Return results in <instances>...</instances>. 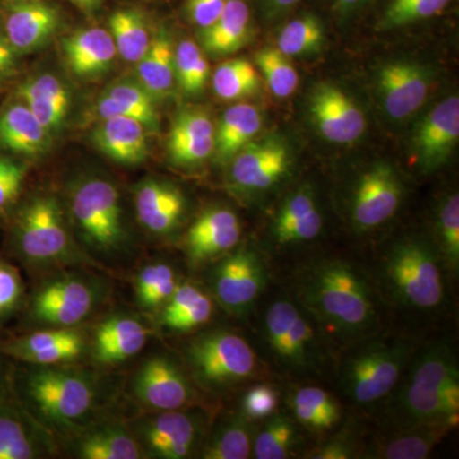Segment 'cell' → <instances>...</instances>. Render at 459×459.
<instances>
[{
	"label": "cell",
	"instance_id": "cell-9",
	"mask_svg": "<svg viewBox=\"0 0 459 459\" xmlns=\"http://www.w3.org/2000/svg\"><path fill=\"white\" fill-rule=\"evenodd\" d=\"M402 199V183L391 165L379 162L361 175L352 199V220L361 230L376 229L391 220Z\"/></svg>",
	"mask_w": 459,
	"mask_h": 459
},
{
	"label": "cell",
	"instance_id": "cell-1",
	"mask_svg": "<svg viewBox=\"0 0 459 459\" xmlns=\"http://www.w3.org/2000/svg\"><path fill=\"white\" fill-rule=\"evenodd\" d=\"M304 300L320 319L347 333H360L376 323L369 287L352 265L328 261L305 279Z\"/></svg>",
	"mask_w": 459,
	"mask_h": 459
},
{
	"label": "cell",
	"instance_id": "cell-25",
	"mask_svg": "<svg viewBox=\"0 0 459 459\" xmlns=\"http://www.w3.org/2000/svg\"><path fill=\"white\" fill-rule=\"evenodd\" d=\"M147 131L140 120L111 117L101 119L91 138L108 159L119 164L135 165L147 159Z\"/></svg>",
	"mask_w": 459,
	"mask_h": 459
},
{
	"label": "cell",
	"instance_id": "cell-54",
	"mask_svg": "<svg viewBox=\"0 0 459 459\" xmlns=\"http://www.w3.org/2000/svg\"><path fill=\"white\" fill-rule=\"evenodd\" d=\"M18 54L14 51L4 32L0 31V81L9 77L16 68Z\"/></svg>",
	"mask_w": 459,
	"mask_h": 459
},
{
	"label": "cell",
	"instance_id": "cell-41",
	"mask_svg": "<svg viewBox=\"0 0 459 459\" xmlns=\"http://www.w3.org/2000/svg\"><path fill=\"white\" fill-rule=\"evenodd\" d=\"M214 93L220 99L231 101L256 92L259 77L255 66L246 59H232L222 63L212 77Z\"/></svg>",
	"mask_w": 459,
	"mask_h": 459
},
{
	"label": "cell",
	"instance_id": "cell-58",
	"mask_svg": "<svg viewBox=\"0 0 459 459\" xmlns=\"http://www.w3.org/2000/svg\"><path fill=\"white\" fill-rule=\"evenodd\" d=\"M69 2L74 3L86 13H92V12L98 11L102 0H69Z\"/></svg>",
	"mask_w": 459,
	"mask_h": 459
},
{
	"label": "cell",
	"instance_id": "cell-10",
	"mask_svg": "<svg viewBox=\"0 0 459 459\" xmlns=\"http://www.w3.org/2000/svg\"><path fill=\"white\" fill-rule=\"evenodd\" d=\"M264 285V271L255 252L241 249L223 259L212 274L214 295L230 312L249 309Z\"/></svg>",
	"mask_w": 459,
	"mask_h": 459
},
{
	"label": "cell",
	"instance_id": "cell-21",
	"mask_svg": "<svg viewBox=\"0 0 459 459\" xmlns=\"http://www.w3.org/2000/svg\"><path fill=\"white\" fill-rule=\"evenodd\" d=\"M241 237L237 214L228 208L205 211L190 226L186 235V250L193 262H205L232 249Z\"/></svg>",
	"mask_w": 459,
	"mask_h": 459
},
{
	"label": "cell",
	"instance_id": "cell-37",
	"mask_svg": "<svg viewBox=\"0 0 459 459\" xmlns=\"http://www.w3.org/2000/svg\"><path fill=\"white\" fill-rule=\"evenodd\" d=\"M406 385L427 391L459 388L458 368L452 352L446 347H434L420 356Z\"/></svg>",
	"mask_w": 459,
	"mask_h": 459
},
{
	"label": "cell",
	"instance_id": "cell-57",
	"mask_svg": "<svg viewBox=\"0 0 459 459\" xmlns=\"http://www.w3.org/2000/svg\"><path fill=\"white\" fill-rule=\"evenodd\" d=\"M329 5L340 17H351L361 11L370 0H328Z\"/></svg>",
	"mask_w": 459,
	"mask_h": 459
},
{
	"label": "cell",
	"instance_id": "cell-44",
	"mask_svg": "<svg viewBox=\"0 0 459 459\" xmlns=\"http://www.w3.org/2000/svg\"><path fill=\"white\" fill-rule=\"evenodd\" d=\"M256 65L261 69L265 82L274 96L286 99L295 92L299 86V74L289 56L277 48H267L255 56Z\"/></svg>",
	"mask_w": 459,
	"mask_h": 459
},
{
	"label": "cell",
	"instance_id": "cell-23",
	"mask_svg": "<svg viewBox=\"0 0 459 459\" xmlns=\"http://www.w3.org/2000/svg\"><path fill=\"white\" fill-rule=\"evenodd\" d=\"M138 221L148 231L165 235L177 228L186 208L179 189L166 181L146 179L135 189Z\"/></svg>",
	"mask_w": 459,
	"mask_h": 459
},
{
	"label": "cell",
	"instance_id": "cell-27",
	"mask_svg": "<svg viewBox=\"0 0 459 459\" xmlns=\"http://www.w3.org/2000/svg\"><path fill=\"white\" fill-rule=\"evenodd\" d=\"M17 96L51 134L62 128L71 108V93L56 75L29 78L21 84Z\"/></svg>",
	"mask_w": 459,
	"mask_h": 459
},
{
	"label": "cell",
	"instance_id": "cell-52",
	"mask_svg": "<svg viewBox=\"0 0 459 459\" xmlns=\"http://www.w3.org/2000/svg\"><path fill=\"white\" fill-rule=\"evenodd\" d=\"M228 0H186V16L201 30L212 25L222 13Z\"/></svg>",
	"mask_w": 459,
	"mask_h": 459
},
{
	"label": "cell",
	"instance_id": "cell-49",
	"mask_svg": "<svg viewBox=\"0 0 459 459\" xmlns=\"http://www.w3.org/2000/svg\"><path fill=\"white\" fill-rule=\"evenodd\" d=\"M23 294L22 280L13 265L0 259V318L13 312Z\"/></svg>",
	"mask_w": 459,
	"mask_h": 459
},
{
	"label": "cell",
	"instance_id": "cell-38",
	"mask_svg": "<svg viewBox=\"0 0 459 459\" xmlns=\"http://www.w3.org/2000/svg\"><path fill=\"white\" fill-rule=\"evenodd\" d=\"M325 40L323 21L312 12H305L281 29L277 49L289 57L309 56L322 49Z\"/></svg>",
	"mask_w": 459,
	"mask_h": 459
},
{
	"label": "cell",
	"instance_id": "cell-45",
	"mask_svg": "<svg viewBox=\"0 0 459 459\" xmlns=\"http://www.w3.org/2000/svg\"><path fill=\"white\" fill-rule=\"evenodd\" d=\"M296 446V430L286 416H274L256 435L255 457L258 459L289 458Z\"/></svg>",
	"mask_w": 459,
	"mask_h": 459
},
{
	"label": "cell",
	"instance_id": "cell-34",
	"mask_svg": "<svg viewBox=\"0 0 459 459\" xmlns=\"http://www.w3.org/2000/svg\"><path fill=\"white\" fill-rule=\"evenodd\" d=\"M400 407L411 420L448 424L458 418L459 388L427 391L406 385L400 394Z\"/></svg>",
	"mask_w": 459,
	"mask_h": 459
},
{
	"label": "cell",
	"instance_id": "cell-36",
	"mask_svg": "<svg viewBox=\"0 0 459 459\" xmlns=\"http://www.w3.org/2000/svg\"><path fill=\"white\" fill-rule=\"evenodd\" d=\"M77 455L84 459H140V442L126 429L104 427L93 429L81 437Z\"/></svg>",
	"mask_w": 459,
	"mask_h": 459
},
{
	"label": "cell",
	"instance_id": "cell-26",
	"mask_svg": "<svg viewBox=\"0 0 459 459\" xmlns=\"http://www.w3.org/2000/svg\"><path fill=\"white\" fill-rule=\"evenodd\" d=\"M51 133L20 99L0 110V147L16 155L35 157L47 152Z\"/></svg>",
	"mask_w": 459,
	"mask_h": 459
},
{
	"label": "cell",
	"instance_id": "cell-42",
	"mask_svg": "<svg viewBox=\"0 0 459 459\" xmlns=\"http://www.w3.org/2000/svg\"><path fill=\"white\" fill-rule=\"evenodd\" d=\"M175 81L188 95H198L204 91L210 65L204 51L195 41L186 39L174 49Z\"/></svg>",
	"mask_w": 459,
	"mask_h": 459
},
{
	"label": "cell",
	"instance_id": "cell-59",
	"mask_svg": "<svg viewBox=\"0 0 459 459\" xmlns=\"http://www.w3.org/2000/svg\"><path fill=\"white\" fill-rule=\"evenodd\" d=\"M7 377H5V369L4 364H3L2 359H0V394H2L4 389H7Z\"/></svg>",
	"mask_w": 459,
	"mask_h": 459
},
{
	"label": "cell",
	"instance_id": "cell-60",
	"mask_svg": "<svg viewBox=\"0 0 459 459\" xmlns=\"http://www.w3.org/2000/svg\"><path fill=\"white\" fill-rule=\"evenodd\" d=\"M11 2H18V0H11Z\"/></svg>",
	"mask_w": 459,
	"mask_h": 459
},
{
	"label": "cell",
	"instance_id": "cell-39",
	"mask_svg": "<svg viewBox=\"0 0 459 459\" xmlns=\"http://www.w3.org/2000/svg\"><path fill=\"white\" fill-rule=\"evenodd\" d=\"M291 409L299 422L312 430H327L337 424L340 407L323 389L305 386L292 395Z\"/></svg>",
	"mask_w": 459,
	"mask_h": 459
},
{
	"label": "cell",
	"instance_id": "cell-46",
	"mask_svg": "<svg viewBox=\"0 0 459 459\" xmlns=\"http://www.w3.org/2000/svg\"><path fill=\"white\" fill-rule=\"evenodd\" d=\"M442 431L427 430L420 434L403 435L397 439L383 444L377 451V457L386 459H422L427 458L439 440Z\"/></svg>",
	"mask_w": 459,
	"mask_h": 459
},
{
	"label": "cell",
	"instance_id": "cell-3",
	"mask_svg": "<svg viewBox=\"0 0 459 459\" xmlns=\"http://www.w3.org/2000/svg\"><path fill=\"white\" fill-rule=\"evenodd\" d=\"M69 211L83 243L93 252L114 255L128 246L119 190L113 181L100 177L78 181L69 195Z\"/></svg>",
	"mask_w": 459,
	"mask_h": 459
},
{
	"label": "cell",
	"instance_id": "cell-14",
	"mask_svg": "<svg viewBox=\"0 0 459 459\" xmlns=\"http://www.w3.org/2000/svg\"><path fill=\"white\" fill-rule=\"evenodd\" d=\"M265 336L281 360L305 367L312 359L314 332L300 310L290 301L280 300L265 314Z\"/></svg>",
	"mask_w": 459,
	"mask_h": 459
},
{
	"label": "cell",
	"instance_id": "cell-51",
	"mask_svg": "<svg viewBox=\"0 0 459 459\" xmlns=\"http://www.w3.org/2000/svg\"><path fill=\"white\" fill-rule=\"evenodd\" d=\"M277 392L268 385L250 389L243 401L244 412L250 419H263L272 415L277 407Z\"/></svg>",
	"mask_w": 459,
	"mask_h": 459
},
{
	"label": "cell",
	"instance_id": "cell-11",
	"mask_svg": "<svg viewBox=\"0 0 459 459\" xmlns=\"http://www.w3.org/2000/svg\"><path fill=\"white\" fill-rule=\"evenodd\" d=\"M310 111L320 134L333 143H352L367 128L364 111L349 93L333 84L316 87L310 101Z\"/></svg>",
	"mask_w": 459,
	"mask_h": 459
},
{
	"label": "cell",
	"instance_id": "cell-29",
	"mask_svg": "<svg viewBox=\"0 0 459 459\" xmlns=\"http://www.w3.org/2000/svg\"><path fill=\"white\" fill-rule=\"evenodd\" d=\"M101 119L126 117L140 120L148 132L159 131L156 99L138 81H122L108 87L96 104Z\"/></svg>",
	"mask_w": 459,
	"mask_h": 459
},
{
	"label": "cell",
	"instance_id": "cell-56",
	"mask_svg": "<svg viewBox=\"0 0 459 459\" xmlns=\"http://www.w3.org/2000/svg\"><path fill=\"white\" fill-rule=\"evenodd\" d=\"M352 457V451L344 442H331L310 455L313 459H347Z\"/></svg>",
	"mask_w": 459,
	"mask_h": 459
},
{
	"label": "cell",
	"instance_id": "cell-2",
	"mask_svg": "<svg viewBox=\"0 0 459 459\" xmlns=\"http://www.w3.org/2000/svg\"><path fill=\"white\" fill-rule=\"evenodd\" d=\"M98 382L89 371L56 365L30 370L23 394L41 421L57 430H71L95 409Z\"/></svg>",
	"mask_w": 459,
	"mask_h": 459
},
{
	"label": "cell",
	"instance_id": "cell-4",
	"mask_svg": "<svg viewBox=\"0 0 459 459\" xmlns=\"http://www.w3.org/2000/svg\"><path fill=\"white\" fill-rule=\"evenodd\" d=\"M14 246L26 262L38 267L74 264L83 259L72 243L62 205L53 195H38L21 208Z\"/></svg>",
	"mask_w": 459,
	"mask_h": 459
},
{
	"label": "cell",
	"instance_id": "cell-22",
	"mask_svg": "<svg viewBox=\"0 0 459 459\" xmlns=\"http://www.w3.org/2000/svg\"><path fill=\"white\" fill-rule=\"evenodd\" d=\"M62 49L66 65L80 78L107 74L117 56L111 33L100 27L78 30L66 36L63 39Z\"/></svg>",
	"mask_w": 459,
	"mask_h": 459
},
{
	"label": "cell",
	"instance_id": "cell-20",
	"mask_svg": "<svg viewBox=\"0 0 459 459\" xmlns=\"http://www.w3.org/2000/svg\"><path fill=\"white\" fill-rule=\"evenodd\" d=\"M214 126L210 115L186 108L175 117L169 133L168 152L172 164L195 166L214 152Z\"/></svg>",
	"mask_w": 459,
	"mask_h": 459
},
{
	"label": "cell",
	"instance_id": "cell-30",
	"mask_svg": "<svg viewBox=\"0 0 459 459\" xmlns=\"http://www.w3.org/2000/svg\"><path fill=\"white\" fill-rule=\"evenodd\" d=\"M252 29V9L247 0H228L212 25L201 30L202 44L211 56H228L249 41Z\"/></svg>",
	"mask_w": 459,
	"mask_h": 459
},
{
	"label": "cell",
	"instance_id": "cell-15",
	"mask_svg": "<svg viewBox=\"0 0 459 459\" xmlns=\"http://www.w3.org/2000/svg\"><path fill=\"white\" fill-rule=\"evenodd\" d=\"M377 84L386 114L392 119H406L427 101L430 75L413 63H389L380 69Z\"/></svg>",
	"mask_w": 459,
	"mask_h": 459
},
{
	"label": "cell",
	"instance_id": "cell-12",
	"mask_svg": "<svg viewBox=\"0 0 459 459\" xmlns=\"http://www.w3.org/2000/svg\"><path fill=\"white\" fill-rule=\"evenodd\" d=\"M459 140L458 96L443 100L421 120L413 134V150L422 170L446 164Z\"/></svg>",
	"mask_w": 459,
	"mask_h": 459
},
{
	"label": "cell",
	"instance_id": "cell-24",
	"mask_svg": "<svg viewBox=\"0 0 459 459\" xmlns=\"http://www.w3.org/2000/svg\"><path fill=\"white\" fill-rule=\"evenodd\" d=\"M48 446L40 429L4 389L0 394V459L41 457Z\"/></svg>",
	"mask_w": 459,
	"mask_h": 459
},
{
	"label": "cell",
	"instance_id": "cell-28",
	"mask_svg": "<svg viewBox=\"0 0 459 459\" xmlns=\"http://www.w3.org/2000/svg\"><path fill=\"white\" fill-rule=\"evenodd\" d=\"M147 340V328L137 318L111 316L96 331L93 356L100 364H119L140 353Z\"/></svg>",
	"mask_w": 459,
	"mask_h": 459
},
{
	"label": "cell",
	"instance_id": "cell-31",
	"mask_svg": "<svg viewBox=\"0 0 459 459\" xmlns=\"http://www.w3.org/2000/svg\"><path fill=\"white\" fill-rule=\"evenodd\" d=\"M323 217L312 192L300 189L286 199L274 222V238L280 244L310 241L318 237Z\"/></svg>",
	"mask_w": 459,
	"mask_h": 459
},
{
	"label": "cell",
	"instance_id": "cell-8",
	"mask_svg": "<svg viewBox=\"0 0 459 459\" xmlns=\"http://www.w3.org/2000/svg\"><path fill=\"white\" fill-rule=\"evenodd\" d=\"M104 289L95 280L65 274L51 280L32 299L36 322L56 328H72L90 316L102 300Z\"/></svg>",
	"mask_w": 459,
	"mask_h": 459
},
{
	"label": "cell",
	"instance_id": "cell-32",
	"mask_svg": "<svg viewBox=\"0 0 459 459\" xmlns=\"http://www.w3.org/2000/svg\"><path fill=\"white\" fill-rule=\"evenodd\" d=\"M258 108L247 104L229 108L214 131V152L220 162H229L252 142L262 128Z\"/></svg>",
	"mask_w": 459,
	"mask_h": 459
},
{
	"label": "cell",
	"instance_id": "cell-17",
	"mask_svg": "<svg viewBox=\"0 0 459 459\" xmlns=\"http://www.w3.org/2000/svg\"><path fill=\"white\" fill-rule=\"evenodd\" d=\"M141 444L152 457L183 459L189 457L197 444V420L180 410L162 411L143 420L138 429Z\"/></svg>",
	"mask_w": 459,
	"mask_h": 459
},
{
	"label": "cell",
	"instance_id": "cell-55",
	"mask_svg": "<svg viewBox=\"0 0 459 459\" xmlns=\"http://www.w3.org/2000/svg\"><path fill=\"white\" fill-rule=\"evenodd\" d=\"M262 13L267 18H277L298 7L303 0H256Z\"/></svg>",
	"mask_w": 459,
	"mask_h": 459
},
{
	"label": "cell",
	"instance_id": "cell-50",
	"mask_svg": "<svg viewBox=\"0 0 459 459\" xmlns=\"http://www.w3.org/2000/svg\"><path fill=\"white\" fill-rule=\"evenodd\" d=\"M212 313V300L202 291L183 313L172 319L165 327L170 328L172 331H190V329L197 328L207 323Z\"/></svg>",
	"mask_w": 459,
	"mask_h": 459
},
{
	"label": "cell",
	"instance_id": "cell-40",
	"mask_svg": "<svg viewBox=\"0 0 459 459\" xmlns=\"http://www.w3.org/2000/svg\"><path fill=\"white\" fill-rule=\"evenodd\" d=\"M453 0H385L377 26L380 30H397L439 16Z\"/></svg>",
	"mask_w": 459,
	"mask_h": 459
},
{
	"label": "cell",
	"instance_id": "cell-43",
	"mask_svg": "<svg viewBox=\"0 0 459 459\" xmlns=\"http://www.w3.org/2000/svg\"><path fill=\"white\" fill-rule=\"evenodd\" d=\"M252 431L241 419L223 425L205 446V459H246L250 457L253 446Z\"/></svg>",
	"mask_w": 459,
	"mask_h": 459
},
{
	"label": "cell",
	"instance_id": "cell-16",
	"mask_svg": "<svg viewBox=\"0 0 459 459\" xmlns=\"http://www.w3.org/2000/svg\"><path fill=\"white\" fill-rule=\"evenodd\" d=\"M134 394L153 410H180L192 398V388L183 371L165 356L150 359L138 371Z\"/></svg>",
	"mask_w": 459,
	"mask_h": 459
},
{
	"label": "cell",
	"instance_id": "cell-18",
	"mask_svg": "<svg viewBox=\"0 0 459 459\" xmlns=\"http://www.w3.org/2000/svg\"><path fill=\"white\" fill-rule=\"evenodd\" d=\"M59 26L60 14L53 5L41 0H18L8 9L3 32L20 56L47 45Z\"/></svg>",
	"mask_w": 459,
	"mask_h": 459
},
{
	"label": "cell",
	"instance_id": "cell-7",
	"mask_svg": "<svg viewBox=\"0 0 459 459\" xmlns=\"http://www.w3.org/2000/svg\"><path fill=\"white\" fill-rule=\"evenodd\" d=\"M406 361L404 346L371 343L362 347L344 365L346 394L361 406L376 403L391 394Z\"/></svg>",
	"mask_w": 459,
	"mask_h": 459
},
{
	"label": "cell",
	"instance_id": "cell-48",
	"mask_svg": "<svg viewBox=\"0 0 459 459\" xmlns=\"http://www.w3.org/2000/svg\"><path fill=\"white\" fill-rule=\"evenodd\" d=\"M26 178L25 165L0 156V213L5 212L20 195Z\"/></svg>",
	"mask_w": 459,
	"mask_h": 459
},
{
	"label": "cell",
	"instance_id": "cell-35",
	"mask_svg": "<svg viewBox=\"0 0 459 459\" xmlns=\"http://www.w3.org/2000/svg\"><path fill=\"white\" fill-rule=\"evenodd\" d=\"M108 26L117 56L137 65L152 40L146 18L135 8L117 9L111 14Z\"/></svg>",
	"mask_w": 459,
	"mask_h": 459
},
{
	"label": "cell",
	"instance_id": "cell-47",
	"mask_svg": "<svg viewBox=\"0 0 459 459\" xmlns=\"http://www.w3.org/2000/svg\"><path fill=\"white\" fill-rule=\"evenodd\" d=\"M437 228H439L440 240H442L446 258L453 268H457L459 263L458 195H452L440 207Z\"/></svg>",
	"mask_w": 459,
	"mask_h": 459
},
{
	"label": "cell",
	"instance_id": "cell-5",
	"mask_svg": "<svg viewBox=\"0 0 459 459\" xmlns=\"http://www.w3.org/2000/svg\"><path fill=\"white\" fill-rule=\"evenodd\" d=\"M385 274L402 303L421 310L434 309L443 303L439 261L424 243L409 240L395 246L386 256Z\"/></svg>",
	"mask_w": 459,
	"mask_h": 459
},
{
	"label": "cell",
	"instance_id": "cell-19",
	"mask_svg": "<svg viewBox=\"0 0 459 459\" xmlns=\"http://www.w3.org/2000/svg\"><path fill=\"white\" fill-rule=\"evenodd\" d=\"M84 349L86 341L80 332L72 328H53L9 341L4 353L17 360L48 367L77 360Z\"/></svg>",
	"mask_w": 459,
	"mask_h": 459
},
{
	"label": "cell",
	"instance_id": "cell-53",
	"mask_svg": "<svg viewBox=\"0 0 459 459\" xmlns=\"http://www.w3.org/2000/svg\"><path fill=\"white\" fill-rule=\"evenodd\" d=\"M174 271L169 264L165 263H156V264H150L144 267L138 274L137 282H135V295H137L138 304L143 307L146 303L148 296L153 291L165 276Z\"/></svg>",
	"mask_w": 459,
	"mask_h": 459
},
{
	"label": "cell",
	"instance_id": "cell-33",
	"mask_svg": "<svg viewBox=\"0 0 459 459\" xmlns=\"http://www.w3.org/2000/svg\"><path fill=\"white\" fill-rule=\"evenodd\" d=\"M137 81L156 100L170 95L175 84L174 47L169 32L160 30L137 63Z\"/></svg>",
	"mask_w": 459,
	"mask_h": 459
},
{
	"label": "cell",
	"instance_id": "cell-6",
	"mask_svg": "<svg viewBox=\"0 0 459 459\" xmlns=\"http://www.w3.org/2000/svg\"><path fill=\"white\" fill-rule=\"evenodd\" d=\"M188 360L201 385L228 388L253 376L255 353L243 337L229 331H214L190 343Z\"/></svg>",
	"mask_w": 459,
	"mask_h": 459
},
{
	"label": "cell",
	"instance_id": "cell-13",
	"mask_svg": "<svg viewBox=\"0 0 459 459\" xmlns=\"http://www.w3.org/2000/svg\"><path fill=\"white\" fill-rule=\"evenodd\" d=\"M290 153L280 141L250 142L231 160V180L238 189H270L285 177Z\"/></svg>",
	"mask_w": 459,
	"mask_h": 459
}]
</instances>
